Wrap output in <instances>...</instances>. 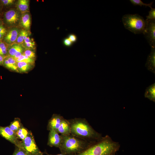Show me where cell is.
Segmentation results:
<instances>
[{
	"label": "cell",
	"mask_w": 155,
	"mask_h": 155,
	"mask_svg": "<svg viewBox=\"0 0 155 155\" xmlns=\"http://www.w3.org/2000/svg\"><path fill=\"white\" fill-rule=\"evenodd\" d=\"M22 142V148L29 155H39L43 154L36 145L31 131H30L27 136Z\"/></svg>",
	"instance_id": "obj_5"
},
{
	"label": "cell",
	"mask_w": 155,
	"mask_h": 155,
	"mask_svg": "<svg viewBox=\"0 0 155 155\" xmlns=\"http://www.w3.org/2000/svg\"><path fill=\"white\" fill-rule=\"evenodd\" d=\"M115 155V154H114V155Z\"/></svg>",
	"instance_id": "obj_38"
},
{
	"label": "cell",
	"mask_w": 155,
	"mask_h": 155,
	"mask_svg": "<svg viewBox=\"0 0 155 155\" xmlns=\"http://www.w3.org/2000/svg\"><path fill=\"white\" fill-rule=\"evenodd\" d=\"M146 20H155V9L151 8L149 12L148 16H146Z\"/></svg>",
	"instance_id": "obj_28"
},
{
	"label": "cell",
	"mask_w": 155,
	"mask_h": 155,
	"mask_svg": "<svg viewBox=\"0 0 155 155\" xmlns=\"http://www.w3.org/2000/svg\"><path fill=\"white\" fill-rule=\"evenodd\" d=\"M1 6H0V13L1 12Z\"/></svg>",
	"instance_id": "obj_36"
},
{
	"label": "cell",
	"mask_w": 155,
	"mask_h": 155,
	"mask_svg": "<svg viewBox=\"0 0 155 155\" xmlns=\"http://www.w3.org/2000/svg\"><path fill=\"white\" fill-rule=\"evenodd\" d=\"M27 32L26 30L23 29L20 31L16 41V43L20 44L23 42L25 35Z\"/></svg>",
	"instance_id": "obj_25"
},
{
	"label": "cell",
	"mask_w": 155,
	"mask_h": 155,
	"mask_svg": "<svg viewBox=\"0 0 155 155\" xmlns=\"http://www.w3.org/2000/svg\"><path fill=\"white\" fill-rule=\"evenodd\" d=\"M2 22L0 20V26L2 25Z\"/></svg>",
	"instance_id": "obj_35"
},
{
	"label": "cell",
	"mask_w": 155,
	"mask_h": 155,
	"mask_svg": "<svg viewBox=\"0 0 155 155\" xmlns=\"http://www.w3.org/2000/svg\"><path fill=\"white\" fill-rule=\"evenodd\" d=\"M43 155V154H40V155Z\"/></svg>",
	"instance_id": "obj_37"
},
{
	"label": "cell",
	"mask_w": 155,
	"mask_h": 155,
	"mask_svg": "<svg viewBox=\"0 0 155 155\" xmlns=\"http://www.w3.org/2000/svg\"><path fill=\"white\" fill-rule=\"evenodd\" d=\"M30 131L24 127L22 125L17 131L16 134L19 139L23 141L27 136L29 133Z\"/></svg>",
	"instance_id": "obj_20"
},
{
	"label": "cell",
	"mask_w": 155,
	"mask_h": 155,
	"mask_svg": "<svg viewBox=\"0 0 155 155\" xmlns=\"http://www.w3.org/2000/svg\"><path fill=\"white\" fill-rule=\"evenodd\" d=\"M125 28L135 34H143L146 22L142 16L137 14H126L122 18Z\"/></svg>",
	"instance_id": "obj_4"
},
{
	"label": "cell",
	"mask_w": 155,
	"mask_h": 155,
	"mask_svg": "<svg viewBox=\"0 0 155 155\" xmlns=\"http://www.w3.org/2000/svg\"><path fill=\"white\" fill-rule=\"evenodd\" d=\"M4 17L6 23L9 26H13L18 23L21 16L17 10L11 9L5 13Z\"/></svg>",
	"instance_id": "obj_8"
},
{
	"label": "cell",
	"mask_w": 155,
	"mask_h": 155,
	"mask_svg": "<svg viewBox=\"0 0 155 155\" xmlns=\"http://www.w3.org/2000/svg\"><path fill=\"white\" fill-rule=\"evenodd\" d=\"M47 154V155H51V154ZM56 155H67L61 153V154H58Z\"/></svg>",
	"instance_id": "obj_34"
},
{
	"label": "cell",
	"mask_w": 155,
	"mask_h": 155,
	"mask_svg": "<svg viewBox=\"0 0 155 155\" xmlns=\"http://www.w3.org/2000/svg\"><path fill=\"white\" fill-rule=\"evenodd\" d=\"M71 128V134L91 143L100 139L101 134L96 131L85 119L75 118L68 119Z\"/></svg>",
	"instance_id": "obj_1"
},
{
	"label": "cell",
	"mask_w": 155,
	"mask_h": 155,
	"mask_svg": "<svg viewBox=\"0 0 155 155\" xmlns=\"http://www.w3.org/2000/svg\"><path fill=\"white\" fill-rule=\"evenodd\" d=\"M67 37L73 44L76 42L78 40V38L77 36L73 33L69 34Z\"/></svg>",
	"instance_id": "obj_31"
},
{
	"label": "cell",
	"mask_w": 155,
	"mask_h": 155,
	"mask_svg": "<svg viewBox=\"0 0 155 155\" xmlns=\"http://www.w3.org/2000/svg\"><path fill=\"white\" fill-rule=\"evenodd\" d=\"M146 20V25L143 34L151 47H155V20Z\"/></svg>",
	"instance_id": "obj_6"
},
{
	"label": "cell",
	"mask_w": 155,
	"mask_h": 155,
	"mask_svg": "<svg viewBox=\"0 0 155 155\" xmlns=\"http://www.w3.org/2000/svg\"><path fill=\"white\" fill-rule=\"evenodd\" d=\"M13 155H29L23 148L16 147Z\"/></svg>",
	"instance_id": "obj_27"
},
{
	"label": "cell",
	"mask_w": 155,
	"mask_h": 155,
	"mask_svg": "<svg viewBox=\"0 0 155 155\" xmlns=\"http://www.w3.org/2000/svg\"><path fill=\"white\" fill-rule=\"evenodd\" d=\"M63 118L60 114H53L48 121L47 129L49 131L53 130L57 132Z\"/></svg>",
	"instance_id": "obj_10"
},
{
	"label": "cell",
	"mask_w": 155,
	"mask_h": 155,
	"mask_svg": "<svg viewBox=\"0 0 155 155\" xmlns=\"http://www.w3.org/2000/svg\"><path fill=\"white\" fill-rule=\"evenodd\" d=\"M149 71L155 73V47H151V51L148 55L145 65Z\"/></svg>",
	"instance_id": "obj_13"
},
{
	"label": "cell",
	"mask_w": 155,
	"mask_h": 155,
	"mask_svg": "<svg viewBox=\"0 0 155 155\" xmlns=\"http://www.w3.org/2000/svg\"><path fill=\"white\" fill-rule=\"evenodd\" d=\"M8 44L5 42L0 41V54L7 56L8 54Z\"/></svg>",
	"instance_id": "obj_23"
},
{
	"label": "cell",
	"mask_w": 155,
	"mask_h": 155,
	"mask_svg": "<svg viewBox=\"0 0 155 155\" xmlns=\"http://www.w3.org/2000/svg\"><path fill=\"white\" fill-rule=\"evenodd\" d=\"M17 70L18 73H27L32 70L34 67V64L24 62H17Z\"/></svg>",
	"instance_id": "obj_16"
},
{
	"label": "cell",
	"mask_w": 155,
	"mask_h": 155,
	"mask_svg": "<svg viewBox=\"0 0 155 155\" xmlns=\"http://www.w3.org/2000/svg\"><path fill=\"white\" fill-rule=\"evenodd\" d=\"M6 56L0 54V65H3L4 60Z\"/></svg>",
	"instance_id": "obj_33"
},
{
	"label": "cell",
	"mask_w": 155,
	"mask_h": 155,
	"mask_svg": "<svg viewBox=\"0 0 155 155\" xmlns=\"http://www.w3.org/2000/svg\"><path fill=\"white\" fill-rule=\"evenodd\" d=\"M57 132L62 135H66L71 134V128L68 119L63 118L58 129Z\"/></svg>",
	"instance_id": "obj_15"
},
{
	"label": "cell",
	"mask_w": 155,
	"mask_h": 155,
	"mask_svg": "<svg viewBox=\"0 0 155 155\" xmlns=\"http://www.w3.org/2000/svg\"><path fill=\"white\" fill-rule=\"evenodd\" d=\"M29 1L28 0H19L17 7L18 9L22 13L27 11L29 9Z\"/></svg>",
	"instance_id": "obj_19"
},
{
	"label": "cell",
	"mask_w": 155,
	"mask_h": 155,
	"mask_svg": "<svg viewBox=\"0 0 155 155\" xmlns=\"http://www.w3.org/2000/svg\"><path fill=\"white\" fill-rule=\"evenodd\" d=\"M20 32L19 30L16 28L11 29L4 37V42L7 44H12L16 41Z\"/></svg>",
	"instance_id": "obj_12"
},
{
	"label": "cell",
	"mask_w": 155,
	"mask_h": 155,
	"mask_svg": "<svg viewBox=\"0 0 155 155\" xmlns=\"http://www.w3.org/2000/svg\"><path fill=\"white\" fill-rule=\"evenodd\" d=\"M20 22L21 26L25 29H30L31 25V18L30 14L27 11L23 13L21 16Z\"/></svg>",
	"instance_id": "obj_17"
},
{
	"label": "cell",
	"mask_w": 155,
	"mask_h": 155,
	"mask_svg": "<svg viewBox=\"0 0 155 155\" xmlns=\"http://www.w3.org/2000/svg\"><path fill=\"white\" fill-rule=\"evenodd\" d=\"M62 140V136L56 131L53 130L49 131L47 145L51 147L59 148Z\"/></svg>",
	"instance_id": "obj_9"
},
{
	"label": "cell",
	"mask_w": 155,
	"mask_h": 155,
	"mask_svg": "<svg viewBox=\"0 0 155 155\" xmlns=\"http://www.w3.org/2000/svg\"><path fill=\"white\" fill-rule=\"evenodd\" d=\"M0 135L14 144L16 147L22 148V141L19 140L16 133L8 126H0Z\"/></svg>",
	"instance_id": "obj_7"
},
{
	"label": "cell",
	"mask_w": 155,
	"mask_h": 155,
	"mask_svg": "<svg viewBox=\"0 0 155 155\" xmlns=\"http://www.w3.org/2000/svg\"><path fill=\"white\" fill-rule=\"evenodd\" d=\"M7 30L5 27L2 24L0 26V41L4 38L7 33Z\"/></svg>",
	"instance_id": "obj_30"
},
{
	"label": "cell",
	"mask_w": 155,
	"mask_h": 155,
	"mask_svg": "<svg viewBox=\"0 0 155 155\" xmlns=\"http://www.w3.org/2000/svg\"><path fill=\"white\" fill-rule=\"evenodd\" d=\"M14 0H1V1L2 4L5 6L13 4L14 1Z\"/></svg>",
	"instance_id": "obj_32"
},
{
	"label": "cell",
	"mask_w": 155,
	"mask_h": 155,
	"mask_svg": "<svg viewBox=\"0 0 155 155\" xmlns=\"http://www.w3.org/2000/svg\"><path fill=\"white\" fill-rule=\"evenodd\" d=\"M23 54L31 58L36 59V53L34 49H25Z\"/></svg>",
	"instance_id": "obj_26"
},
{
	"label": "cell",
	"mask_w": 155,
	"mask_h": 155,
	"mask_svg": "<svg viewBox=\"0 0 155 155\" xmlns=\"http://www.w3.org/2000/svg\"><path fill=\"white\" fill-rule=\"evenodd\" d=\"M62 41L63 45L66 47H70L73 44L67 37L63 38Z\"/></svg>",
	"instance_id": "obj_29"
},
{
	"label": "cell",
	"mask_w": 155,
	"mask_h": 155,
	"mask_svg": "<svg viewBox=\"0 0 155 155\" xmlns=\"http://www.w3.org/2000/svg\"><path fill=\"white\" fill-rule=\"evenodd\" d=\"M129 1L134 5H138L141 6H143L148 7L150 8L152 7V5L154 2V1H153L150 3L147 4L144 3L141 0H130Z\"/></svg>",
	"instance_id": "obj_24"
},
{
	"label": "cell",
	"mask_w": 155,
	"mask_h": 155,
	"mask_svg": "<svg viewBox=\"0 0 155 155\" xmlns=\"http://www.w3.org/2000/svg\"><path fill=\"white\" fill-rule=\"evenodd\" d=\"M22 125L20 119L17 118H15L14 120L11 122L8 127L16 133Z\"/></svg>",
	"instance_id": "obj_21"
},
{
	"label": "cell",
	"mask_w": 155,
	"mask_h": 155,
	"mask_svg": "<svg viewBox=\"0 0 155 155\" xmlns=\"http://www.w3.org/2000/svg\"><path fill=\"white\" fill-rule=\"evenodd\" d=\"M145 98L155 102V83L147 87L144 94Z\"/></svg>",
	"instance_id": "obj_18"
},
{
	"label": "cell",
	"mask_w": 155,
	"mask_h": 155,
	"mask_svg": "<svg viewBox=\"0 0 155 155\" xmlns=\"http://www.w3.org/2000/svg\"><path fill=\"white\" fill-rule=\"evenodd\" d=\"M17 62L13 57L7 56L3 61V66L9 70L18 73Z\"/></svg>",
	"instance_id": "obj_14"
},
{
	"label": "cell",
	"mask_w": 155,
	"mask_h": 155,
	"mask_svg": "<svg viewBox=\"0 0 155 155\" xmlns=\"http://www.w3.org/2000/svg\"><path fill=\"white\" fill-rule=\"evenodd\" d=\"M120 147L119 142L113 141L106 135L75 155H113Z\"/></svg>",
	"instance_id": "obj_2"
},
{
	"label": "cell",
	"mask_w": 155,
	"mask_h": 155,
	"mask_svg": "<svg viewBox=\"0 0 155 155\" xmlns=\"http://www.w3.org/2000/svg\"><path fill=\"white\" fill-rule=\"evenodd\" d=\"M61 136L62 140L58 148L61 153L67 155H76L94 143L84 140L71 134Z\"/></svg>",
	"instance_id": "obj_3"
},
{
	"label": "cell",
	"mask_w": 155,
	"mask_h": 155,
	"mask_svg": "<svg viewBox=\"0 0 155 155\" xmlns=\"http://www.w3.org/2000/svg\"><path fill=\"white\" fill-rule=\"evenodd\" d=\"M24 50L22 46L16 43H13L9 46L7 56L12 57L16 59L23 53Z\"/></svg>",
	"instance_id": "obj_11"
},
{
	"label": "cell",
	"mask_w": 155,
	"mask_h": 155,
	"mask_svg": "<svg viewBox=\"0 0 155 155\" xmlns=\"http://www.w3.org/2000/svg\"><path fill=\"white\" fill-rule=\"evenodd\" d=\"M17 62H24L26 63L35 64V59L31 58L23 53L18 58L16 59Z\"/></svg>",
	"instance_id": "obj_22"
}]
</instances>
